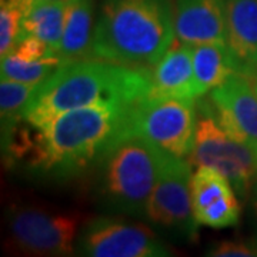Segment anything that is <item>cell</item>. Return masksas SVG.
I'll return each mask as SVG.
<instances>
[{
	"label": "cell",
	"instance_id": "1",
	"mask_svg": "<svg viewBox=\"0 0 257 257\" xmlns=\"http://www.w3.org/2000/svg\"><path fill=\"white\" fill-rule=\"evenodd\" d=\"M135 106L120 101L99 103L66 111L45 127L28 123L18 135L12 155L60 176L83 170L130 130Z\"/></svg>",
	"mask_w": 257,
	"mask_h": 257
},
{
	"label": "cell",
	"instance_id": "2",
	"mask_svg": "<svg viewBox=\"0 0 257 257\" xmlns=\"http://www.w3.org/2000/svg\"><path fill=\"white\" fill-rule=\"evenodd\" d=\"M153 90L152 72L94 57L63 62L47 80L39 84L23 111V121L35 127L66 111L99 103L138 104Z\"/></svg>",
	"mask_w": 257,
	"mask_h": 257
},
{
	"label": "cell",
	"instance_id": "3",
	"mask_svg": "<svg viewBox=\"0 0 257 257\" xmlns=\"http://www.w3.org/2000/svg\"><path fill=\"white\" fill-rule=\"evenodd\" d=\"M175 37L172 0H104L90 57L149 69L172 47Z\"/></svg>",
	"mask_w": 257,
	"mask_h": 257
},
{
	"label": "cell",
	"instance_id": "4",
	"mask_svg": "<svg viewBox=\"0 0 257 257\" xmlns=\"http://www.w3.org/2000/svg\"><path fill=\"white\" fill-rule=\"evenodd\" d=\"M169 153L130 130L121 135L100 159L97 194L106 209L145 216Z\"/></svg>",
	"mask_w": 257,
	"mask_h": 257
},
{
	"label": "cell",
	"instance_id": "5",
	"mask_svg": "<svg viewBox=\"0 0 257 257\" xmlns=\"http://www.w3.org/2000/svg\"><path fill=\"white\" fill-rule=\"evenodd\" d=\"M194 145L189 160L196 167H210L229 179L241 199L251 193L257 180L256 147L243 143L221 127L209 101H199Z\"/></svg>",
	"mask_w": 257,
	"mask_h": 257
},
{
	"label": "cell",
	"instance_id": "6",
	"mask_svg": "<svg viewBox=\"0 0 257 257\" xmlns=\"http://www.w3.org/2000/svg\"><path fill=\"white\" fill-rule=\"evenodd\" d=\"M196 99L149 96L135 106L130 132L176 157L192 153L197 127Z\"/></svg>",
	"mask_w": 257,
	"mask_h": 257
},
{
	"label": "cell",
	"instance_id": "7",
	"mask_svg": "<svg viewBox=\"0 0 257 257\" xmlns=\"http://www.w3.org/2000/svg\"><path fill=\"white\" fill-rule=\"evenodd\" d=\"M80 216L40 207H18L9 217V231L18 250L33 256H70L76 251Z\"/></svg>",
	"mask_w": 257,
	"mask_h": 257
},
{
	"label": "cell",
	"instance_id": "8",
	"mask_svg": "<svg viewBox=\"0 0 257 257\" xmlns=\"http://www.w3.org/2000/svg\"><path fill=\"white\" fill-rule=\"evenodd\" d=\"M190 165L183 157L167 156L145 214L159 229L189 240L196 236L199 226L192 209Z\"/></svg>",
	"mask_w": 257,
	"mask_h": 257
},
{
	"label": "cell",
	"instance_id": "9",
	"mask_svg": "<svg viewBox=\"0 0 257 257\" xmlns=\"http://www.w3.org/2000/svg\"><path fill=\"white\" fill-rule=\"evenodd\" d=\"M76 251L92 257H165L170 250L147 226L117 217H97L80 231Z\"/></svg>",
	"mask_w": 257,
	"mask_h": 257
},
{
	"label": "cell",
	"instance_id": "10",
	"mask_svg": "<svg viewBox=\"0 0 257 257\" xmlns=\"http://www.w3.org/2000/svg\"><path fill=\"white\" fill-rule=\"evenodd\" d=\"M217 121L230 136L257 146V94L246 74L233 73L209 96Z\"/></svg>",
	"mask_w": 257,
	"mask_h": 257
},
{
	"label": "cell",
	"instance_id": "11",
	"mask_svg": "<svg viewBox=\"0 0 257 257\" xmlns=\"http://www.w3.org/2000/svg\"><path fill=\"white\" fill-rule=\"evenodd\" d=\"M190 196L194 219L211 229L233 227L240 220L237 193L227 177L210 167H197L192 175Z\"/></svg>",
	"mask_w": 257,
	"mask_h": 257
},
{
	"label": "cell",
	"instance_id": "12",
	"mask_svg": "<svg viewBox=\"0 0 257 257\" xmlns=\"http://www.w3.org/2000/svg\"><path fill=\"white\" fill-rule=\"evenodd\" d=\"M176 36L180 43H227L226 0H176Z\"/></svg>",
	"mask_w": 257,
	"mask_h": 257
},
{
	"label": "cell",
	"instance_id": "13",
	"mask_svg": "<svg viewBox=\"0 0 257 257\" xmlns=\"http://www.w3.org/2000/svg\"><path fill=\"white\" fill-rule=\"evenodd\" d=\"M226 29L237 72L257 77V0H226Z\"/></svg>",
	"mask_w": 257,
	"mask_h": 257
},
{
	"label": "cell",
	"instance_id": "14",
	"mask_svg": "<svg viewBox=\"0 0 257 257\" xmlns=\"http://www.w3.org/2000/svg\"><path fill=\"white\" fill-rule=\"evenodd\" d=\"M153 67V90L150 96L199 99L193 70L192 46L184 43H179V46L172 45Z\"/></svg>",
	"mask_w": 257,
	"mask_h": 257
},
{
	"label": "cell",
	"instance_id": "15",
	"mask_svg": "<svg viewBox=\"0 0 257 257\" xmlns=\"http://www.w3.org/2000/svg\"><path fill=\"white\" fill-rule=\"evenodd\" d=\"M93 0H70L59 56L63 62L87 59L92 55L94 33Z\"/></svg>",
	"mask_w": 257,
	"mask_h": 257
},
{
	"label": "cell",
	"instance_id": "16",
	"mask_svg": "<svg viewBox=\"0 0 257 257\" xmlns=\"http://www.w3.org/2000/svg\"><path fill=\"white\" fill-rule=\"evenodd\" d=\"M69 2L32 0L23 13L20 39L35 36L59 53Z\"/></svg>",
	"mask_w": 257,
	"mask_h": 257
},
{
	"label": "cell",
	"instance_id": "17",
	"mask_svg": "<svg viewBox=\"0 0 257 257\" xmlns=\"http://www.w3.org/2000/svg\"><path fill=\"white\" fill-rule=\"evenodd\" d=\"M192 49L197 97L211 92L237 72L227 43H202Z\"/></svg>",
	"mask_w": 257,
	"mask_h": 257
},
{
	"label": "cell",
	"instance_id": "18",
	"mask_svg": "<svg viewBox=\"0 0 257 257\" xmlns=\"http://www.w3.org/2000/svg\"><path fill=\"white\" fill-rule=\"evenodd\" d=\"M63 60L55 56L37 62H26L13 53L2 57V79L28 84H42L59 69Z\"/></svg>",
	"mask_w": 257,
	"mask_h": 257
},
{
	"label": "cell",
	"instance_id": "19",
	"mask_svg": "<svg viewBox=\"0 0 257 257\" xmlns=\"http://www.w3.org/2000/svg\"><path fill=\"white\" fill-rule=\"evenodd\" d=\"M39 84L15 82L2 79L0 83V109H2V126L3 135L16 127L23 120V111L35 94Z\"/></svg>",
	"mask_w": 257,
	"mask_h": 257
},
{
	"label": "cell",
	"instance_id": "20",
	"mask_svg": "<svg viewBox=\"0 0 257 257\" xmlns=\"http://www.w3.org/2000/svg\"><path fill=\"white\" fill-rule=\"evenodd\" d=\"M26 6L20 2L2 0L0 8V53L6 56L18 45L22 33V19Z\"/></svg>",
	"mask_w": 257,
	"mask_h": 257
},
{
	"label": "cell",
	"instance_id": "21",
	"mask_svg": "<svg viewBox=\"0 0 257 257\" xmlns=\"http://www.w3.org/2000/svg\"><path fill=\"white\" fill-rule=\"evenodd\" d=\"M10 53H13L16 57L22 59V60H26V62H37V60L59 56V53L47 46L43 40H40L35 36H26L20 39L18 45L13 47V50Z\"/></svg>",
	"mask_w": 257,
	"mask_h": 257
},
{
	"label": "cell",
	"instance_id": "22",
	"mask_svg": "<svg viewBox=\"0 0 257 257\" xmlns=\"http://www.w3.org/2000/svg\"><path fill=\"white\" fill-rule=\"evenodd\" d=\"M213 257H257V237L240 241H221L207 251Z\"/></svg>",
	"mask_w": 257,
	"mask_h": 257
},
{
	"label": "cell",
	"instance_id": "23",
	"mask_svg": "<svg viewBox=\"0 0 257 257\" xmlns=\"http://www.w3.org/2000/svg\"><path fill=\"white\" fill-rule=\"evenodd\" d=\"M251 206H253V209H254V213H256V217H257V180L253 184V189H251Z\"/></svg>",
	"mask_w": 257,
	"mask_h": 257
},
{
	"label": "cell",
	"instance_id": "24",
	"mask_svg": "<svg viewBox=\"0 0 257 257\" xmlns=\"http://www.w3.org/2000/svg\"><path fill=\"white\" fill-rule=\"evenodd\" d=\"M47 2H70V0H47Z\"/></svg>",
	"mask_w": 257,
	"mask_h": 257
},
{
	"label": "cell",
	"instance_id": "25",
	"mask_svg": "<svg viewBox=\"0 0 257 257\" xmlns=\"http://www.w3.org/2000/svg\"><path fill=\"white\" fill-rule=\"evenodd\" d=\"M254 90H256V94H257V77H256V80H254Z\"/></svg>",
	"mask_w": 257,
	"mask_h": 257
},
{
	"label": "cell",
	"instance_id": "26",
	"mask_svg": "<svg viewBox=\"0 0 257 257\" xmlns=\"http://www.w3.org/2000/svg\"><path fill=\"white\" fill-rule=\"evenodd\" d=\"M256 152H257V146H256Z\"/></svg>",
	"mask_w": 257,
	"mask_h": 257
}]
</instances>
